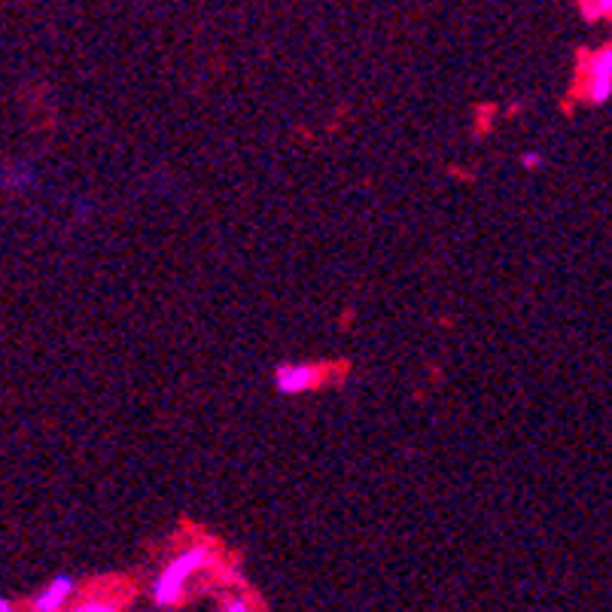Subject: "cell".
<instances>
[{
	"mask_svg": "<svg viewBox=\"0 0 612 612\" xmlns=\"http://www.w3.org/2000/svg\"><path fill=\"white\" fill-rule=\"evenodd\" d=\"M207 560H211V552H207L204 545H195L190 552L178 555V558L171 560V564L159 573V579H156V586H152V600H156L159 607H174V603L183 598L186 582H190L195 573L202 570Z\"/></svg>",
	"mask_w": 612,
	"mask_h": 612,
	"instance_id": "cell-1",
	"label": "cell"
},
{
	"mask_svg": "<svg viewBox=\"0 0 612 612\" xmlns=\"http://www.w3.org/2000/svg\"><path fill=\"white\" fill-rule=\"evenodd\" d=\"M612 92V49L600 46L588 61V98L594 104H603Z\"/></svg>",
	"mask_w": 612,
	"mask_h": 612,
	"instance_id": "cell-2",
	"label": "cell"
},
{
	"mask_svg": "<svg viewBox=\"0 0 612 612\" xmlns=\"http://www.w3.org/2000/svg\"><path fill=\"white\" fill-rule=\"evenodd\" d=\"M317 369L314 366H302V363H286L274 372V387H277V394L284 396H293V394H302V390H311L314 384H317Z\"/></svg>",
	"mask_w": 612,
	"mask_h": 612,
	"instance_id": "cell-3",
	"label": "cell"
},
{
	"mask_svg": "<svg viewBox=\"0 0 612 612\" xmlns=\"http://www.w3.org/2000/svg\"><path fill=\"white\" fill-rule=\"evenodd\" d=\"M70 594H73V579H70V576H58V579H53V582L34 598V610L58 612L65 603H68Z\"/></svg>",
	"mask_w": 612,
	"mask_h": 612,
	"instance_id": "cell-4",
	"label": "cell"
},
{
	"mask_svg": "<svg viewBox=\"0 0 612 612\" xmlns=\"http://www.w3.org/2000/svg\"><path fill=\"white\" fill-rule=\"evenodd\" d=\"M7 183H13L15 190H22L27 183H34V171H27V168H19L13 174H7Z\"/></svg>",
	"mask_w": 612,
	"mask_h": 612,
	"instance_id": "cell-5",
	"label": "cell"
},
{
	"mask_svg": "<svg viewBox=\"0 0 612 612\" xmlns=\"http://www.w3.org/2000/svg\"><path fill=\"white\" fill-rule=\"evenodd\" d=\"M73 612H116L110 603H86V607H80V610H73Z\"/></svg>",
	"mask_w": 612,
	"mask_h": 612,
	"instance_id": "cell-6",
	"label": "cell"
},
{
	"mask_svg": "<svg viewBox=\"0 0 612 612\" xmlns=\"http://www.w3.org/2000/svg\"><path fill=\"white\" fill-rule=\"evenodd\" d=\"M540 162H543L540 152H524V156H521V165H524V168H540Z\"/></svg>",
	"mask_w": 612,
	"mask_h": 612,
	"instance_id": "cell-7",
	"label": "cell"
},
{
	"mask_svg": "<svg viewBox=\"0 0 612 612\" xmlns=\"http://www.w3.org/2000/svg\"><path fill=\"white\" fill-rule=\"evenodd\" d=\"M586 13H588V15H594V13H610V3H598V7H594V3H586Z\"/></svg>",
	"mask_w": 612,
	"mask_h": 612,
	"instance_id": "cell-8",
	"label": "cell"
},
{
	"mask_svg": "<svg viewBox=\"0 0 612 612\" xmlns=\"http://www.w3.org/2000/svg\"><path fill=\"white\" fill-rule=\"evenodd\" d=\"M226 612H250V610H247L245 600H229V603H226Z\"/></svg>",
	"mask_w": 612,
	"mask_h": 612,
	"instance_id": "cell-9",
	"label": "cell"
},
{
	"mask_svg": "<svg viewBox=\"0 0 612 612\" xmlns=\"http://www.w3.org/2000/svg\"><path fill=\"white\" fill-rule=\"evenodd\" d=\"M0 612H13V603L10 600H0Z\"/></svg>",
	"mask_w": 612,
	"mask_h": 612,
	"instance_id": "cell-10",
	"label": "cell"
}]
</instances>
